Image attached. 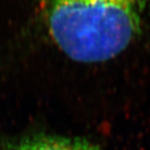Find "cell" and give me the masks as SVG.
Listing matches in <instances>:
<instances>
[{
    "mask_svg": "<svg viewBox=\"0 0 150 150\" xmlns=\"http://www.w3.org/2000/svg\"><path fill=\"white\" fill-rule=\"evenodd\" d=\"M49 35L68 57L104 62L140 31L144 0H40Z\"/></svg>",
    "mask_w": 150,
    "mask_h": 150,
    "instance_id": "obj_1",
    "label": "cell"
},
{
    "mask_svg": "<svg viewBox=\"0 0 150 150\" xmlns=\"http://www.w3.org/2000/svg\"><path fill=\"white\" fill-rule=\"evenodd\" d=\"M8 150H102L83 138L35 135L19 140Z\"/></svg>",
    "mask_w": 150,
    "mask_h": 150,
    "instance_id": "obj_2",
    "label": "cell"
}]
</instances>
